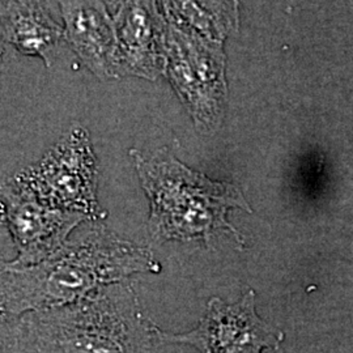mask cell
Wrapping results in <instances>:
<instances>
[{"label": "cell", "mask_w": 353, "mask_h": 353, "mask_svg": "<svg viewBox=\"0 0 353 353\" xmlns=\"http://www.w3.org/2000/svg\"><path fill=\"white\" fill-rule=\"evenodd\" d=\"M161 271L150 248L123 240L101 223L38 265L1 271V316H23L77 303L134 274Z\"/></svg>", "instance_id": "cell-1"}, {"label": "cell", "mask_w": 353, "mask_h": 353, "mask_svg": "<svg viewBox=\"0 0 353 353\" xmlns=\"http://www.w3.org/2000/svg\"><path fill=\"white\" fill-rule=\"evenodd\" d=\"M19 321L26 353H157L163 343L128 280Z\"/></svg>", "instance_id": "cell-2"}, {"label": "cell", "mask_w": 353, "mask_h": 353, "mask_svg": "<svg viewBox=\"0 0 353 353\" xmlns=\"http://www.w3.org/2000/svg\"><path fill=\"white\" fill-rule=\"evenodd\" d=\"M130 154L150 201L148 229L154 240H202L210 245L220 230L230 234L239 246L245 243L228 220L233 208L252 214L237 185L190 169L166 148L148 159L137 151Z\"/></svg>", "instance_id": "cell-3"}, {"label": "cell", "mask_w": 353, "mask_h": 353, "mask_svg": "<svg viewBox=\"0 0 353 353\" xmlns=\"http://www.w3.org/2000/svg\"><path fill=\"white\" fill-rule=\"evenodd\" d=\"M166 17V71L172 85L196 128L214 131L223 121L227 92L221 49L199 30L178 24L168 13Z\"/></svg>", "instance_id": "cell-4"}, {"label": "cell", "mask_w": 353, "mask_h": 353, "mask_svg": "<svg viewBox=\"0 0 353 353\" xmlns=\"http://www.w3.org/2000/svg\"><path fill=\"white\" fill-rule=\"evenodd\" d=\"M39 201L101 223L108 214L97 199L99 170L88 132L70 128L37 164L14 176Z\"/></svg>", "instance_id": "cell-5"}, {"label": "cell", "mask_w": 353, "mask_h": 353, "mask_svg": "<svg viewBox=\"0 0 353 353\" xmlns=\"http://www.w3.org/2000/svg\"><path fill=\"white\" fill-rule=\"evenodd\" d=\"M1 219L12 237L17 256L6 265H38L67 243L71 232L88 221L85 214L39 201L14 176L1 186Z\"/></svg>", "instance_id": "cell-6"}, {"label": "cell", "mask_w": 353, "mask_h": 353, "mask_svg": "<svg viewBox=\"0 0 353 353\" xmlns=\"http://www.w3.org/2000/svg\"><path fill=\"white\" fill-rule=\"evenodd\" d=\"M160 338L201 353H275L281 350L284 335L258 316L255 293L249 290L234 303L211 299L195 327L179 334L160 330Z\"/></svg>", "instance_id": "cell-7"}, {"label": "cell", "mask_w": 353, "mask_h": 353, "mask_svg": "<svg viewBox=\"0 0 353 353\" xmlns=\"http://www.w3.org/2000/svg\"><path fill=\"white\" fill-rule=\"evenodd\" d=\"M117 52L114 76L153 80L166 71L168 23L157 0H126L115 13Z\"/></svg>", "instance_id": "cell-8"}, {"label": "cell", "mask_w": 353, "mask_h": 353, "mask_svg": "<svg viewBox=\"0 0 353 353\" xmlns=\"http://www.w3.org/2000/svg\"><path fill=\"white\" fill-rule=\"evenodd\" d=\"M65 37L89 70L114 76L117 30L103 0H59Z\"/></svg>", "instance_id": "cell-9"}, {"label": "cell", "mask_w": 353, "mask_h": 353, "mask_svg": "<svg viewBox=\"0 0 353 353\" xmlns=\"http://www.w3.org/2000/svg\"><path fill=\"white\" fill-rule=\"evenodd\" d=\"M3 34L26 55H38L50 65L63 36L38 0H6Z\"/></svg>", "instance_id": "cell-10"}, {"label": "cell", "mask_w": 353, "mask_h": 353, "mask_svg": "<svg viewBox=\"0 0 353 353\" xmlns=\"http://www.w3.org/2000/svg\"><path fill=\"white\" fill-rule=\"evenodd\" d=\"M1 353H26L19 316H1Z\"/></svg>", "instance_id": "cell-11"}, {"label": "cell", "mask_w": 353, "mask_h": 353, "mask_svg": "<svg viewBox=\"0 0 353 353\" xmlns=\"http://www.w3.org/2000/svg\"><path fill=\"white\" fill-rule=\"evenodd\" d=\"M125 1L126 0H103L106 7L110 8V11L113 13L118 12L121 10V7L125 4Z\"/></svg>", "instance_id": "cell-12"}, {"label": "cell", "mask_w": 353, "mask_h": 353, "mask_svg": "<svg viewBox=\"0 0 353 353\" xmlns=\"http://www.w3.org/2000/svg\"><path fill=\"white\" fill-rule=\"evenodd\" d=\"M275 353H283V351H281V350H280V351H278V352H275Z\"/></svg>", "instance_id": "cell-13"}]
</instances>
